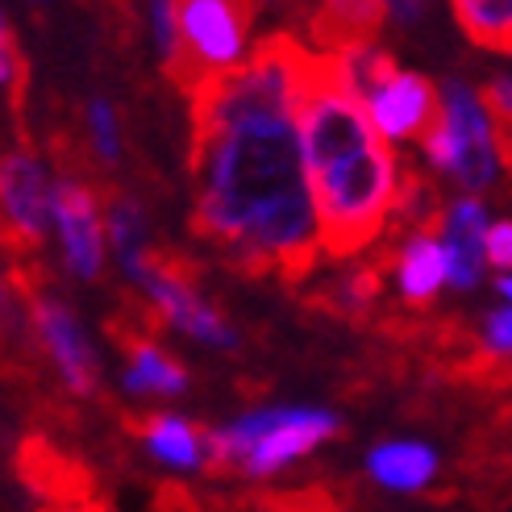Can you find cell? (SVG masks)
Here are the masks:
<instances>
[{"instance_id": "7402d4cb", "label": "cell", "mask_w": 512, "mask_h": 512, "mask_svg": "<svg viewBox=\"0 0 512 512\" xmlns=\"http://www.w3.org/2000/svg\"><path fill=\"white\" fill-rule=\"evenodd\" d=\"M483 346H488L496 358L508 354V346H512V313H508V304L483 321Z\"/></svg>"}, {"instance_id": "e0dca14e", "label": "cell", "mask_w": 512, "mask_h": 512, "mask_svg": "<svg viewBox=\"0 0 512 512\" xmlns=\"http://www.w3.org/2000/svg\"><path fill=\"white\" fill-rule=\"evenodd\" d=\"M458 25L467 30L471 42L488 46V50H508L512 38V9L500 0H458L454 5Z\"/></svg>"}, {"instance_id": "7c38bea8", "label": "cell", "mask_w": 512, "mask_h": 512, "mask_svg": "<svg viewBox=\"0 0 512 512\" xmlns=\"http://www.w3.org/2000/svg\"><path fill=\"white\" fill-rule=\"evenodd\" d=\"M17 467H21L25 483L55 508H75V504H84L88 492H92V483L80 471V463H71L67 454H59L46 442H25L21 454H17Z\"/></svg>"}, {"instance_id": "2e32d148", "label": "cell", "mask_w": 512, "mask_h": 512, "mask_svg": "<svg viewBox=\"0 0 512 512\" xmlns=\"http://www.w3.org/2000/svg\"><path fill=\"white\" fill-rule=\"evenodd\" d=\"M125 354H130V367H125L130 392H138V396H179L188 388V371L150 338L125 342Z\"/></svg>"}, {"instance_id": "277c9868", "label": "cell", "mask_w": 512, "mask_h": 512, "mask_svg": "<svg viewBox=\"0 0 512 512\" xmlns=\"http://www.w3.org/2000/svg\"><path fill=\"white\" fill-rule=\"evenodd\" d=\"M429 163L454 175L467 188H488L500 171V134L483 105V96L467 84H446L438 92V117L421 134Z\"/></svg>"}, {"instance_id": "44dd1931", "label": "cell", "mask_w": 512, "mask_h": 512, "mask_svg": "<svg viewBox=\"0 0 512 512\" xmlns=\"http://www.w3.org/2000/svg\"><path fill=\"white\" fill-rule=\"evenodd\" d=\"M150 25H155V42L167 55V67L179 59V21H175V5H150Z\"/></svg>"}, {"instance_id": "9a60e30c", "label": "cell", "mask_w": 512, "mask_h": 512, "mask_svg": "<svg viewBox=\"0 0 512 512\" xmlns=\"http://www.w3.org/2000/svg\"><path fill=\"white\" fill-rule=\"evenodd\" d=\"M396 284H400V296L413 300V304H429L433 296H438V288L446 284V263H442L438 234L408 238V246L396 259Z\"/></svg>"}, {"instance_id": "5b68a950", "label": "cell", "mask_w": 512, "mask_h": 512, "mask_svg": "<svg viewBox=\"0 0 512 512\" xmlns=\"http://www.w3.org/2000/svg\"><path fill=\"white\" fill-rule=\"evenodd\" d=\"M179 21V59L171 63V75L184 88H196L200 80L221 71H234L246 63V9H234L225 0H188L175 9Z\"/></svg>"}, {"instance_id": "5bb4252c", "label": "cell", "mask_w": 512, "mask_h": 512, "mask_svg": "<svg viewBox=\"0 0 512 512\" xmlns=\"http://www.w3.org/2000/svg\"><path fill=\"white\" fill-rule=\"evenodd\" d=\"M142 433V446L159 458L167 467H179V471H196L204 467V433L184 421V417H171V413H159V417H146L138 425Z\"/></svg>"}, {"instance_id": "ffe728a7", "label": "cell", "mask_w": 512, "mask_h": 512, "mask_svg": "<svg viewBox=\"0 0 512 512\" xmlns=\"http://www.w3.org/2000/svg\"><path fill=\"white\" fill-rule=\"evenodd\" d=\"M483 263H492L500 275H508V263H512V225L508 221H488V229H483Z\"/></svg>"}, {"instance_id": "d6986e66", "label": "cell", "mask_w": 512, "mask_h": 512, "mask_svg": "<svg viewBox=\"0 0 512 512\" xmlns=\"http://www.w3.org/2000/svg\"><path fill=\"white\" fill-rule=\"evenodd\" d=\"M88 130H92V146L105 163H117L121 155V130H117V113L109 100H92L88 105Z\"/></svg>"}, {"instance_id": "8fae6325", "label": "cell", "mask_w": 512, "mask_h": 512, "mask_svg": "<svg viewBox=\"0 0 512 512\" xmlns=\"http://www.w3.org/2000/svg\"><path fill=\"white\" fill-rule=\"evenodd\" d=\"M483 229H488V204L479 196H467L450 204L442 221V263H446V284L454 288H475L483 275Z\"/></svg>"}, {"instance_id": "8992f818", "label": "cell", "mask_w": 512, "mask_h": 512, "mask_svg": "<svg viewBox=\"0 0 512 512\" xmlns=\"http://www.w3.org/2000/svg\"><path fill=\"white\" fill-rule=\"evenodd\" d=\"M121 267L146 292V300L179 329V334H188V338H196L204 346H217V350H229L238 342L234 329L225 325V317L192 288V279L179 271L171 259L150 254V250H134V254H121Z\"/></svg>"}, {"instance_id": "52a82bcc", "label": "cell", "mask_w": 512, "mask_h": 512, "mask_svg": "<svg viewBox=\"0 0 512 512\" xmlns=\"http://www.w3.org/2000/svg\"><path fill=\"white\" fill-rule=\"evenodd\" d=\"M46 167L30 150H0V238L13 250H38L50 229Z\"/></svg>"}, {"instance_id": "30bf717a", "label": "cell", "mask_w": 512, "mask_h": 512, "mask_svg": "<svg viewBox=\"0 0 512 512\" xmlns=\"http://www.w3.org/2000/svg\"><path fill=\"white\" fill-rule=\"evenodd\" d=\"M30 317H34V329L50 354V363L59 367V379L75 396H88L96 388V354H92V342L84 334L80 317L63 300L46 292H30Z\"/></svg>"}, {"instance_id": "6da1fadb", "label": "cell", "mask_w": 512, "mask_h": 512, "mask_svg": "<svg viewBox=\"0 0 512 512\" xmlns=\"http://www.w3.org/2000/svg\"><path fill=\"white\" fill-rule=\"evenodd\" d=\"M309 46L288 34L192 88L196 234L242 271L309 275L317 263V213L296 138V96Z\"/></svg>"}, {"instance_id": "603a6c76", "label": "cell", "mask_w": 512, "mask_h": 512, "mask_svg": "<svg viewBox=\"0 0 512 512\" xmlns=\"http://www.w3.org/2000/svg\"><path fill=\"white\" fill-rule=\"evenodd\" d=\"M13 71H17V59H13V46H0V88H5L13 80Z\"/></svg>"}, {"instance_id": "4316f807", "label": "cell", "mask_w": 512, "mask_h": 512, "mask_svg": "<svg viewBox=\"0 0 512 512\" xmlns=\"http://www.w3.org/2000/svg\"><path fill=\"white\" fill-rule=\"evenodd\" d=\"M0 46H9V21H5V13H0Z\"/></svg>"}, {"instance_id": "484cf974", "label": "cell", "mask_w": 512, "mask_h": 512, "mask_svg": "<svg viewBox=\"0 0 512 512\" xmlns=\"http://www.w3.org/2000/svg\"><path fill=\"white\" fill-rule=\"evenodd\" d=\"M496 288H500V296L508 300V292H512V279H508V275H500V279H496Z\"/></svg>"}, {"instance_id": "ba28073f", "label": "cell", "mask_w": 512, "mask_h": 512, "mask_svg": "<svg viewBox=\"0 0 512 512\" xmlns=\"http://www.w3.org/2000/svg\"><path fill=\"white\" fill-rule=\"evenodd\" d=\"M363 109H367L371 130L383 142L421 138L433 125V117H438V88L417 71L392 67L383 80H375L363 92Z\"/></svg>"}, {"instance_id": "cb8c5ba5", "label": "cell", "mask_w": 512, "mask_h": 512, "mask_svg": "<svg viewBox=\"0 0 512 512\" xmlns=\"http://www.w3.org/2000/svg\"><path fill=\"white\" fill-rule=\"evenodd\" d=\"M5 304H9V288H5V271H0V317H5Z\"/></svg>"}, {"instance_id": "ac0fdd59", "label": "cell", "mask_w": 512, "mask_h": 512, "mask_svg": "<svg viewBox=\"0 0 512 512\" xmlns=\"http://www.w3.org/2000/svg\"><path fill=\"white\" fill-rule=\"evenodd\" d=\"M105 242L121 254H134V250H146V221H142V209L134 200H113L109 209V225H105Z\"/></svg>"}, {"instance_id": "9c48e42d", "label": "cell", "mask_w": 512, "mask_h": 512, "mask_svg": "<svg viewBox=\"0 0 512 512\" xmlns=\"http://www.w3.org/2000/svg\"><path fill=\"white\" fill-rule=\"evenodd\" d=\"M50 225L59 229L67 267L80 279H96L105 271V225H100V200L80 179H63L50 192Z\"/></svg>"}, {"instance_id": "7a4b0ae2", "label": "cell", "mask_w": 512, "mask_h": 512, "mask_svg": "<svg viewBox=\"0 0 512 512\" xmlns=\"http://www.w3.org/2000/svg\"><path fill=\"white\" fill-rule=\"evenodd\" d=\"M296 138L321 246L334 259L358 254L396 213L400 167L392 146L371 130L338 55L309 50L296 96Z\"/></svg>"}, {"instance_id": "3957f363", "label": "cell", "mask_w": 512, "mask_h": 512, "mask_svg": "<svg viewBox=\"0 0 512 512\" xmlns=\"http://www.w3.org/2000/svg\"><path fill=\"white\" fill-rule=\"evenodd\" d=\"M334 433H338V417L325 413V408H296V404L263 408V413H250L225 429L204 433V463L221 471L242 467L254 479H267L309 450H317Z\"/></svg>"}, {"instance_id": "d4e9b609", "label": "cell", "mask_w": 512, "mask_h": 512, "mask_svg": "<svg viewBox=\"0 0 512 512\" xmlns=\"http://www.w3.org/2000/svg\"><path fill=\"white\" fill-rule=\"evenodd\" d=\"M55 512H105V508H96V504H75V508H55Z\"/></svg>"}, {"instance_id": "4fadbf2b", "label": "cell", "mask_w": 512, "mask_h": 512, "mask_svg": "<svg viewBox=\"0 0 512 512\" xmlns=\"http://www.w3.org/2000/svg\"><path fill=\"white\" fill-rule=\"evenodd\" d=\"M367 471L392 492H421L438 475V454L425 442H383L379 450H371Z\"/></svg>"}]
</instances>
